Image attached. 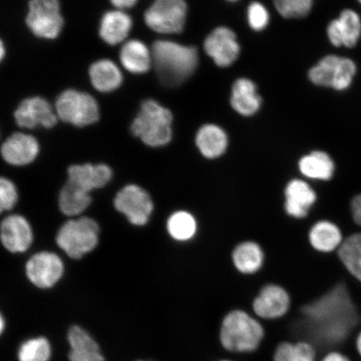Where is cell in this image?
<instances>
[{
    "label": "cell",
    "mask_w": 361,
    "mask_h": 361,
    "mask_svg": "<svg viewBox=\"0 0 361 361\" xmlns=\"http://www.w3.org/2000/svg\"><path fill=\"white\" fill-rule=\"evenodd\" d=\"M359 320L348 288L341 283L301 309L299 326L310 341L331 345L345 341Z\"/></svg>",
    "instance_id": "1"
},
{
    "label": "cell",
    "mask_w": 361,
    "mask_h": 361,
    "mask_svg": "<svg viewBox=\"0 0 361 361\" xmlns=\"http://www.w3.org/2000/svg\"><path fill=\"white\" fill-rule=\"evenodd\" d=\"M152 61L162 83L178 87L196 71L198 53L193 47H186L169 40H157L152 45Z\"/></svg>",
    "instance_id": "2"
},
{
    "label": "cell",
    "mask_w": 361,
    "mask_h": 361,
    "mask_svg": "<svg viewBox=\"0 0 361 361\" xmlns=\"http://www.w3.org/2000/svg\"><path fill=\"white\" fill-rule=\"evenodd\" d=\"M173 115L155 100H146L133 121L130 130L147 146L159 147L166 145L173 137Z\"/></svg>",
    "instance_id": "3"
},
{
    "label": "cell",
    "mask_w": 361,
    "mask_h": 361,
    "mask_svg": "<svg viewBox=\"0 0 361 361\" xmlns=\"http://www.w3.org/2000/svg\"><path fill=\"white\" fill-rule=\"evenodd\" d=\"M264 335L263 327L256 319L245 311L233 310L223 320L220 340L228 350L250 352L258 348Z\"/></svg>",
    "instance_id": "4"
},
{
    "label": "cell",
    "mask_w": 361,
    "mask_h": 361,
    "mask_svg": "<svg viewBox=\"0 0 361 361\" xmlns=\"http://www.w3.org/2000/svg\"><path fill=\"white\" fill-rule=\"evenodd\" d=\"M99 233L96 221L83 216L63 225L57 233L56 243L70 258L78 259L96 248Z\"/></svg>",
    "instance_id": "5"
},
{
    "label": "cell",
    "mask_w": 361,
    "mask_h": 361,
    "mask_svg": "<svg viewBox=\"0 0 361 361\" xmlns=\"http://www.w3.org/2000/svg\"><path fill=\"white\" fill-rule=\"evenodd\" d=\"M56 112L59 119L78 128L96 123L100 118L96 99L76 90H66L59 96Z\"/></svg>",
    "instance_id": "6"
},
{
    "label": "cell",
    "mask_w": 361,
    "mask_h": 361,
    "mask_svg": "<svg viewBox=\"0 0 361 361\" xmlns=\"http://www.w3.org/2000/svg\"><path fill=\"white\" fill-rule=\"evenodd\" d=\"M355 74L356 66L350 59L329 55L311 68L309 78L316 85L344 90L350 87Z\"/></svg>",
    "instance_id": "7"
},
{
    "label": "cell",
    "mask_w": 361,
    "mask_h": 361,
    "mask_svg": "<svg viewBox=\"0 0 361 361\" xmlns=\"http://www.w3.org/2000/svg\"><path fill=\"white\" fill-rule=\"evenodd\" d=\"M185 0H154L144 15L147 25L160 34H179L187 20Z\"/></svg>",
    "instance_id": "8"
},
{
    "label": "cell",
    "mask_w": 361,
    "mask_h": 361,
    "mask_svg": "<svg viewBox=\"0 0 361 361\" xmlns=\"http://www.w3.org/2000/svg\"><path fill=\"white\" fill-rule=\"evenodd\" d=\"M26 24L39 38L54 39L61 34L64 20L59 0H30Z\"/></svg>",
    "instance_id": "9"
},
{
    "label": "cell",
    "mask_w": 361,
    "mask_h": 361,
    "mask_svg": "<svg viewBox=\"0 0 361 361\" xmlns=\"http://www.w3.org/2000/svg\"><path fill=\"white\" fill-rule=\"evenodd\" d=\"M114 206L135 226L146 225L154 207L147 192L134 184L128 185L116 194Z\"/></svg>",
    "instance_id": "10"
},
{
    "label": "cell",
    "mask_w": 361,
    "mask_h": 361,
    "mask_svg": "<svg viewBox=\"0 0 361 361\" xmlns=\"http://www.w3.org/2000/svg\"><path fill=\"white\" fill-rule=\"evenodd\" d=\"M64 264L51 252H40L27 262L25 271L29 281L39 288H49L61 281Z\"/></svg>",
    "instance_id": "11"
},
{
    "label": "cell",
    "mask_w": 361,
    "mask_h": 361,
    "mask_svg": "<svg viewBox=\"0 0 361 361\" xmlns=\"http://www.w3.org/2000/svg\"><path fill=\"white\" fill-rule=\"evenodd\" d=\"M18 126L23 128L34 129L39 126L52 128L57 124L58 116L51 104L39 97L27 98L15 111Z\"/></svg>",
    "instance_id": "12"
},
{
    "label": "cell",
    "mask_w": 361,
    "mask_h": 361,
    "mask_svg": "<svg viewBox=\"0 0 361 361\" xmlns=\"http://www.w3.org/2000/svg\"><path fill=\"white\" fill-rule=\"evenodd\" d=\"M204 49L220 67L233 64L240 53L235 33L227 27H219L211 32L205 39Z\"/></svg>",
    "instance_id": "13"
},
{
    "label": "cell",
    "mask_w": 361,
    "mask_h": 361,
    "mask_svg": "<svg viewBox=\"0 0 361 361\" xmlns=\"http://www.w3.org/2000/svg\"><path fill=\"white\" fill-rule=\"evenodd\" d=\"M0 237L4 247L13 254L28 250L34 239L31 226L20 215H10L2 221Z\"/></svg>",
    "instance_id": "14"
},
{
    "label": "cell",
    "mask_w": 361,
    "mask_h": 361,
    "mask_svg": "<svg viewBox=\"0 0 361 361\" xmlns=\"http://www.w3.org/2000/svg\"><path fill=\"white\" fill-rule=\"evenodd\" d=\"M327 35L334 47H355L361 36L360 16L349 8L343 11L337 19L329 23Z\"/></svg>",
    "instance_id": "15"
},
{
    "label": "cell",
    "mask_w": 361,
    "mask_h": 361,
    "mask_svg": "<svg viewBox=\"0 0 361 361\" xmlns=\"http://www.w3.org/2000/svg\"><path fill=\"white\" fill-rule=\"evenodd\" d=\"M39 144L33 135L25 133H13L3 143V159L12 166H25L37 157Z\"/></svg>",
    "instance_id": "16"
},
{
    "label": "cell",
    "mask_w": 361,
    "mask_h": 361,
    "mask_svg": "<svg viewBox=\"0 0 361 361\" xmlns=\"http://www.w3.org/2000/svg\"><path fill=\"white\" fill-rule=\"evenodd\" d=\"M290 295L284 288L276 284L266 286L254 301V310L263 319L282 317L290 309Z\"/></svg>",
    "instance_id": "17"
},
{
    "label": "cell",
    "mask_w": 361,
    "mask_h": 361,
    "mask_svg": "<svg viewBox=\"0 0 361 361\" xmlns=\"http://www.w3.org/2000/svg\"><path fill=\"white\" fill-rule=\"evenodd\" d=\"M284 209L293 218L300 219L308 215L316 201V193L308 183L293 179L284 190Z\"/></svg>",
    "instance_id": "18"
},
{
    "label": "cell",
    "mask_w": 361,
    "mask_h": 361,
    "mask_svg": "<svg viewBox=\"0 0 361 361\" xmlns=\"http://www.w3.org/2000/svg\"><path fill=\"white\" fill-rule=\"evenodd\" d=\"M112 178V171L105 164L73 165L68 169V180L90 192L105 187Z\"/></svg>",
    "instance_id": "19"
},
{
    "label": "cell",
    "mask_w": 361,
    "mask_h": 361,
    "mask_svg": "<svg viewBox=\"0 0 361 361\" xmlns=\"http://www.w3.org/2000/svg\"><path fill=\"white\" fill-rule=\"evenodd\" d=\"M231 106L238 114L245 116L255 115L259 110L262 99L252 80L238 79L232 88Z\"/></svg>",
    "instance_id": "20"
},
{
    "label": "cell",
    "mask_w": 361,
    "mask_h": 361,
    "mask_svg": "<svg viewBox=\"0 0 361 361\" xmlns=\"http://www.w3.org/2000/svg\"><path fill=\"white\" fill-rule=\"evenodd\" d=\"M196 145L201 154L215 159L224 154L228 145V135L219 126L207 124L202 126L196 135Z\"/></svg>",
    "instance_id": "21"
},
{
    "label": "cell",
    "mask_w": 361,
    "mask_h": 361,
    "mask_svg": "<svg viewBox=\"0 0 361 361\" xmlns=\"http://www.w3.org/2000/svg\"><path fill=\"white\" fill-rule=\"evenodd\" d=\"M132 27L133 20L128 13L121 11H108L101 21L100 36L111 45L120 44L128 37Z\"/></svg>",
    "instance_id": "22"
},
{
    "label": "cell",
    "mask_w": 361,
    "mask_h": 361,
    "mask_svg": "<svg viewBox=\"0 0 361 361\" xmlns=\"http://www.w3.org/2000/svg\"><path fill=\"white\" fill-rule=\"evenodd\" d=\"M120 60L126 70L133 74H144L151 69L152 54L140 40L126 42L120 52Z\"/></svg>",
    "instance_id": "23"
},
{
    "label": "cell",
    "mask_w": 361,
    "mask_h": 361,
    "mask_svg": "<svg viewBox=\"0 0 361 361\" xmlns=\"http://www.w3.org/2000/svg\"><path fill=\"white\" fill-rule=\"evenodd\" d=\"M90 82L94 89L101 92H111L121 87L123 74L114 62L101 60L93 63L90 67Z\"/></svg>",
    "instance_id": "24"
},
{
    "label": "cell",
    "mask_w": 361,
    "mask_h": 361,
    "mask_svg": "<svg viewBox=\"0 0 361 361\" xmlns=\"http://www.w3.org/2000/svg\"><path fill=\"white\" fill-rule=\"evenodd\" d=\"M299 169L307 178L329 180L335 173V164L328 153L314 151L301 158Z\"/></svg>",
    "instance_id": "25"
},
{
    "label": "cell",
    "mask_w": 361,
    "mask_h": 361,
    "mask_svg": "<svg viewBox=\"0 0 361 361\" xmlns=\"http://www.w3.org/2000/svg\"><path fill=\"white\" fill-rule=\"evenodd\" d=\"M309 240L314 250L329 252L342 245V234L340 228L329 221H319L311 228Z\"/></svg>",
    "instance_id": "26"
},
{
    "label": "cell",
    "mask_w": 361,
    "mask_h": 361,
    "mask_svg": "<svg viewBox=\"0 0 361 361\" xmlns=\"http://www.w3.org/2000/svg\"><path fill=\"white\" fill-rule=\"evenodd\" d=\"M59 207L63 214L78 216L88 209L92 203L90 192L68 180L59 195Z\"/></svg>",
    "instance_id": "27"
},
{
    "label": "cell",
    "mask_w": 361,
    "mask_h": 361,
    "mask_svg": "<svg viewBox=\"0 0 361 361\" xmlns=\"http://www.w3.org/2000/svg\"><path fill=\"white\" fill-rule=\"evenodd\" d=\"M232 257L235 268L245 274L256 273L264 263L263 250L258 243L252 241H246L238 245Z\"/></svg>",
    "instance_id": "28"
},
{
    "label": "cell",
    "mask_w": 361,
    "mask_h": 361,
    "mask_svg": "<svg viewBox=\"0 0 361 361\" xmlns=\"http://www.w3.org/2000/svg\"><path fill=\"white\" fill-rule=\"evenodd\" d=\"M338 255L347 270L361 282V233L345 239L338 247Z\"/></svg>",
    "instance_id": "29"
},
{
    "label": "cell",
    "mask_w": 361,
    "mask_h": 361,
    "mask_svg": "<svg viewBox=\"0 0 361 361\" xmlns=\"http://www.w3.org/2000/svg\"><path fill=\"white\" fill-rule=\"evenodd\" d=\"M169 233L177 241H188L195 235L197 228L195 218L188 212L178 211L171 214L168 220Z\"/></svg>",
    "instance_id": "30"
},
{
    "label": "cell",
    "mask_w": 361,
    "mask_h": 361,
    "mask_svg": "<svg viewBox=\"0 0 361 361\" xmlns=\"http://www.w3.org/2000/svg\"><path fill=\"white\" fill-rule=\"evenodd\" d=\"M274 361H314V346L308 342L296 344L284 342L278 346L274 353Z\"/></svg>",
    "instance_id": "31"
},
{
    "label": "cell",
    "mask_w": 361,
    "mask_h": 361,
    "mask_svg": "<svg viewBox=\"0 0 361 361\" xmlns=\"http://www.w3.org/2000/svg\"><path fill=\"white\" fill-rule=\"evenodd\" d=\"M51 346L44 337L30 338L20 345L18 351L19 361H49Z\"/></svg>",
    "instance_id": "32"
},
{
    "label": "cell",
    "mask_w": 361,
    "mask_h": 361,
    "mask_svg": "<svg viewBox=\"0 0 361 361\" xmlns=\"http://www.w3.org/2000/svg\"><path fill=\"white\" fill-rule=\"evenodd\" d=\"M314 0H274L275 7L286 19H300L309 15Z\"/></svg>",
    "instance_id": "33"
},
{
    "label": "cell",
    "mask_w": 361,
    "mask_h": 361,
    "mask_svg": "<svg viewBox=\"0 0 361 361\" xmlns=\"http://www.w3.org/2000/svg\"><path fill=\"white\" fill-rule=\"evenodd\" d=\"M71 350L99 348L97 342L82 327L74 326L70 328L67 335Z\"/></svg>",
    "instance_id": "34"
},
{
    "label": "cell",
    "mask_w": 361,
    "mask_h": 361,
    "mask_svg": "<svg viewBox=\"0 0 361 361\" xmlns=\"http://www.w3.org/2000/svg\"><path fill=\"white\" fill-rule=\"evenodd\" d=\"M248 23L252 30L260 31L266 28L269 21V15L263 4L252 3L247 11Z\"/></svg>",
    "instance_id": "35"
},
{
    "label": "cell",
    "mask_w": 361,
    "mask_h": 361,
    "mask_svg": "<svg viewBox=\"0 0 361 361\" xmlns=\"http://www.w3.org/2000/svg\"><path fill=\"white\" fill-rule=\"evenodd\" d=\"M18 201V192L15 184L11 180L2 178L0 180V210L10 211Z\"/></svg>",
    "instance_id": "36"
},
{
    "label": "cell",
    "mask_w": 361,
    "mask_h": 361,
    "mask_svg": "<svg viewBox=\"0 0 361 361\" xmlns=\"http://www.w3.org/2000/svg\"><path fill=\"white\" fill-rule=\"evenodd\" d=\"M70 361H105L100 348L71 350Z\"/></svg>",
    "instance_id": "37"
},
{
    "label": "cell",
    "mask_w": 361,
    "mask_h": 361,
    "mask_svg": "<svg viewBox=\"0 0 361 361\" xmlns=\"http://www.w3.org/2000/svg\"><path fill=\"white\" fill-rule=\"evenodd\" d=\"M351 211L355 222L361 226V194L352 200Z\"/></svg>",
    "instance_id": "38"
},
{
    "label": "cell",
    "mask_w": 361,
    "mask_h": 361,
    "mask_svg": "<svg viewBox=\"0 0 361 361\" xmlns=\"http://www.w3.org/2000/svg\"><path fill=\"white\" fill-rule=\"evenodd\" d=\"M110 1L117 8L123 10V8L133 7L138 2V0H110Z\"/></svg>",
    "instance_id": "39"
},
{
    "label": "cell",
    "mask_w": 361,
    "mask_h": 361,
    "mask_svg": "<svg viewBox=\"0 0 361 361\" xmlns=\"http://www.w3.org/2000/svg\"><path fill=\"white\" fill-rule=\"evenodd\" d=\"M322 361H350L348 358L346 357L344 355L336 353V352H334V353L329 354L324 357Z\"/></svg>",
    "instance_id": "40"
},
{
    "label": "cell",
    "mask_w": 361,
    "mask_h": 361,
    "mask_svg": "<svg viewBox=\"0 0 361 361\" xmlns=\"http://www.w3.org/2000/svg\"><path fill=\"white\" fill-rule=\"evenodd\" d=\"M356 346H357V350L361 355V332L357 338V341H356Z\"/></svg>",
    "instance_id": "41"
},
{
    "label": "cell",
    "mask_w": 361,
    "mask_h": 361,
    "mask_svg": "<svg viewBox=\"0 0 361 361\" xmlns=\"http://www.w3.org/2000/svg\"><path fill=\"white\" fill-rule=\"evenodd\" d=\"M4 317L2 316V318H1V332L4 331Z\"/></svg>",
    "instance_id": "42"
},
{
    "label": "cell",
    "mask_w": 361,
    "mask_h": 361,
    "mask_svg": "<svg viewBox=\"0 0 361 361\" xmlns=\"http://www.w3.org/2000/svg\"><path fill=\"white\" fill-rule=\"evenodd\" d=\"M4 44H1V57L3 58L4 56Z\"/></svg>",
    "instance_id": "43"
},
{
    "label": "cell",
    "mask_w": 361,
    "mask_h": 361,
    "mask_svg": "<svg viewBox=\"0 0 361 361\" xmlns=\"http://www.w3.org/2000/svg\"><path fill=\"white\" fill-rule=\"evenodd\" d=\"M229 1H237V0H229Z\"/></svg>",
    "instance_id": "44"
},
{
    "label": "cell",
    "mask_w": 361,
    "mask_h": 361,
    "mask_svg": "<svg viewBox=\"0 0 361 361\" xmlns=\"http://www.w3.org/2000/svg\"><path fill=\"white\" fill-rule=\"evenodd\" d=\"M358 1L361 4V0H358Z\"/></svg>",
    "instance_id": "45"
}]
</instances>
